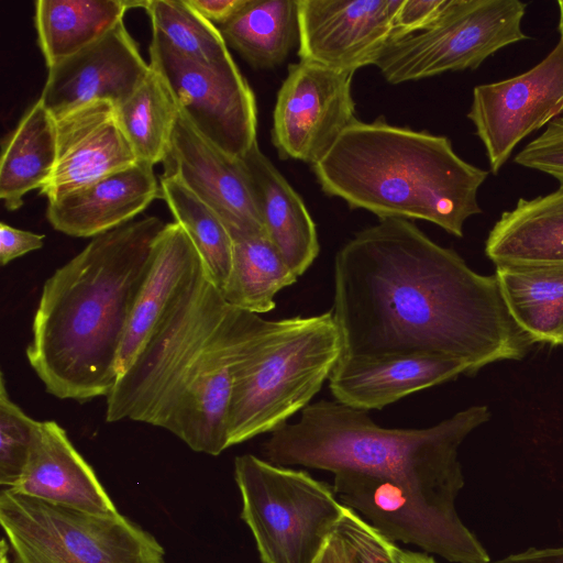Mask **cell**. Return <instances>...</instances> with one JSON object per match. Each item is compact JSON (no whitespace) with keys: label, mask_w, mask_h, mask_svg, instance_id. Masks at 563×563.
Segmentation results:
<instances>
[{"label":"cell","mask_w":563,"mask_h":563,"mask_svg":"<svg viewBox=\"0 0 563 563\" xmlns=\"http://www.w3.org/2000/svg\"><path fill=\"white\" fill-rule=\"evenodd\" d=\"M37 42L48 68L89 46L145 1L37 0L34 3Z\"/></svg>","instance_id":"d4e9b609"},{"label":"cell","mask_w":563,"mask_h":563,"mask_svg":"<svg viewBox=\"0 0 563 563\" xmlns=\"http://www.w3.org/2000/svg\"><path fill=\"white\" fill-rule=\"evenodd\" d=\"M55 119L38 99L2 141L0 198L9 211L23 205V197L42 189L56 162Z\"/></svg>","instance_id":"cb8c5ba5"},{"label":"cell","mask_w":563,"mask_h":563,"mask_svg":"<svg viewBox=\"0 0 563 563\" xmlns=\"http://www.w3.org/2000/svg\"><path fill=\"white\" fill-rule=\"evenodd\" d=\"M0 523L10 563H165L159 542L120 512H86L5 488Z\"/></svg>","instance_id":"ba28073f"},{"label":"cell","mask_w":563,"mask_h":563,"mask_svg":"<svg viewBox=\"0 0 563 563\" xmlns=\"http://www.w3.org/2000/svg\"><path fill=\"white\" fill-rule=\"evenodd\" d=\"M267 322L230 306L202 267L106 397V420L148 423L196 452L221 454L229 448L231 364Z\"/></svg>","instance_id":"7a4b0ae2"},{"label":"cell","mask_w":563,"mask_h":563,"mask_svg":"<svg viewBox=\"0 0 563 563\" xmlns=\"http://www.w3.org/2000/svg\"><path fill=\"white\" fill-rule=\"evenodd\" d=\"M339 500L393 542L413 544L452 563H488L490 558L462 522L397 483L354 471L334 473Z\"/></svg>","instance_id":"8fae6325"},{"label":"cell","mask_w":563,"mask_h":563,"mask_svg":"<svg viewBox=\"0 0 563 563\" xmlns=\"http://www.w3.org/2000/svg\"><path fill=\"white\" fill-rule=\"evenodd\" d=\"M522 167L539 170L563 186V114L528 143L514 158Z\"/></svg>","instance_id":"836d02e7"},{"label":"cell","mask_w":563,"mask_h":563,"mask_svg":"<svg viewBox=\"0 0 563 563\" xmlns=\"http://www.w3.org/2000/svg\"><path fill=\"white\" fill-rule=\"evenodd\" d=\"M332 312L342 357L428 356L472 372L521 360L534 344L514 321L496 276L473 271L412 221L379 219L334 258Z\"/></svg>","instance_id":"6da1fadb"},{"label":"cell","mask_w":563,"mask_h":563,"mask_svg":"<svg viewBox=\"0 0 563 563\" xmlns=\"http://www.w3.org/2000/svg\"><path fill=\"white\" fill-rule=\"evenodd\" d=\"M150 66L181 115L212 145L240 159L257 141L255 95L233 58L205 65L152 38Z\"/></svg>","instance_id":"30bf717a"},{"label":"cell","mask_w":563,"mask_h":563,"mask_svg":"<svg viewBox=\"0 0 563 563\" xmlns=\"http://www.w3.org/2000/svg\"><path fill=\"white\" fill-rule=\"evenodd\" d=\"M1 563H10V549L5 538L1 541Z\"/></svg>","instance_id":"60d3db41"},{"label":"cell","mask_w":563,"mask_h":563,"mask_svg":"<svg viewBox=\"0 0 563 563\" xmlns=\"http://www.w3.org/2000/svg\"><path fill=\"white\" fill-rule=\"evenodd\" d=\"M203 265L186 231L166 223L156 240L148 274L140 289L121 346L119 377L141 352L156 325Z\"/></svg>","instance_id":"44dd1931"},{"label":"cell","mask_w":563,"mask_h":563,"mask_svg":"<svg viewBox=\"0 0 563 563\" xmlns=\"http://www.w3.org/2000/svg\"><path fill=\"white\" fill-rule=\"evenodd\" d=\"M324 195L379 219H417L463 236L482 213L477 195L489 172L461 158L444 135L356 120L312 165Z\"/></svg>","instance_id":"277c9868"},{"label":"cell","mask_w":563,"mask_h":563,"mask_svg":"<svg viewBox=\"0 0 563 563\" xmlns=\"http://www.w3.org/2000/svg\"><path fill=\"white\" fill-rule=\"evenodd\" d=\"M397 563H438L428 553L405 550L399 547L395 551Z\"/></svg>","instance_id":"ab89813d"},{"label":"cell","mask_w":563,"mask_h":563,"mask_svg":"<svg viewBox=\"0 0 563 563\" xmlns=\"http://www.w3.org/2000/svg\"><path fill=\"white\" fill-rule=\"evenodd\" d=\"M232 266L221 291L232 307L255 314L272 311L275 296L297 282L266 233L234 235Z\"/></svg>","instance_id":"83f0119b"},{"label":"cell","mask_w":563,"mask_h":563,"mask_svg":"<svg viewBox=\"0 0 563 563\" xmlns=\"http://www.w3.org/2000/svg\"><path fill=\"white\" fill-rule=\"evenodd\" d=\"M157 198H162V190L153 166L137 161L125 169L48 200L46 218L58 232L92 239L131 222Z\"/></svg>","instance_id":"d6986e66"},{"label":"cell","mask_w":563,"mask_h":563,"mask_svg":"<svg viewBox=\"0 0 563 563\" xmlns=\"http://www.w3.org/2000/svg\"><path fill=\"white\" fill-rule=\"evenodd\" d=\"M36 420L9 396L3 373L0 376V484L8 488L19 481L26 464Z\"/></svg>","instance_id":"1f68e13d"},{"label":"cell","mask_w":563,"mask_h":563,"mask_svg":"<svg viewBox=\"0 0 563 563\" xmlns=\"http://www.w3.org/2000/svg\"><path fill=\"white\" fill-rule=\"evenodd\" d=\"M162 199L200 255L207 278L222 291L232 266L233 241L219 216L175 178L161 177Z\"/></svg>","instance_id":"f546056e"},{"label":"cell","mask_w":563,"mask_h":563,"mask_svg":"<svg viewBox=\"0 0 563 563\" xmlns=\"http://www.w3.org/2000/svg\"><path fill=\"white\" fill-rule=\"evenodd\" d=\"M485 253L496 266H563V186L503 212Z\"/></svg>","instance_id":"603a6c76"},{"label":"cell","mask_w":563,"mask_h":563,"mask_svg":"<svg viewBox=\"0 0 563 563\" xmlns=\"http://www.w3.org/2000/svg\"><path fill=\"white\" fill-rule=\"evenodd\" d=\"M520 0H448L424 30L391 41L374 65L391 85L477 69L499 49L528 40Z\"/></svg>","instance_id":"9c48e42d"},{"label":"cell","mask_w":563,"mask_h":563,"mask_svg":"<svg viewBox=\"0 0 563 563\" xmlns=\"http://www.w3.org/2000/svg\"><path fill=\"white\" fill-rule=\"evenodd\" d=\"M115 108L120 125L137 161L152 166L162 163L179 110L159 75L152 69L141 86Z\"/></svg>","instance_id":"f1b7e54d"},{"label":"cell","mask_w":563,"mask_h":563,"mask_svg":"<svg viewBox=\"0 0 563 563\" xmlns=\"http://www.w3.org/2000/svg\"><path fill=\"white\" fill-rule=\"evenodd\" d=\"M402 0H297L300 60L353 71L395 38Z\"/></svg>","instance_id":"5bb4252c"},{"label":"cell","mask_w":563,"mask_h":563,"mask_svg":"<svg viewBox=\"0 0 563 563\" xmlns=\"http://www.w3.org/2000/svg\"><path fill=\"white\" fill-rule=\"evenodd\" d=\"M448 0H402L396 18L395 40L424 30L440 14Z\"/></svg>","instance_id":"e575fe53"},{"label":"cell","mask_w":563,"mask_h":563,"mask_svg":"<svg viewBox=\"0 0 563 563\" xmlns=\"http://www.w3.org/2000/svg\"><path fill=\"white\" fill-rule=\"evenodd\" d=\"M504 301L534 343L563 345V266H496Z\"/></svg>","instance_id":"484cf974"},{"label":"cell","mask_w":563,"mask_h":563,"mask_svg":"<svg viewBox=\"0 0 563 563\" xmlns=\"http://www.w3.org/2000/svg\"><path fill=\"white\" fill-rule=\"evenodd\" d=\"M563 114V43L511 78L475 86L468 120L497 175L529 134Z\"/></svg>","instance_id":"4fadbf2b"},{"label":"cell","mask_w":563,"mask_h":563,"mask_svg":"<svg viewBox=\"0 0 563 563\" xmlns=\"http://www.w3.org/2000/svg\"><path fill=\"white\" fill-rule=\"evenodd\" d=\"M54 119L56 162L40 190L48 200L137 163L112 102L91 101Z\"/></svg>","instance_id":"e0dca14e"},{"label":"cell","mask_w":563,"mask_h":563,"mask_svg":"<svg viewBox=\"0 0 563 563\" xmlns=\"http://www.w3.org/2000/svg\"><path fill=\"white\" fill-rule=\"evenodd\" d=\"M44 234L0 223V263L2 266L44 245Z\"/></svg>","instance_id":"d590c367"},{"label":"cell","mask_w":563,"mask_h":563,"mask_svg":"<svg viewBox=\"0 0 563 563\" xmlns=\"http://www.w3.org/2000/svg\"><path fill=\"white\" fill-rule=\"evenodd\" d=\"M489 418L488 407L476 405L429 428L394 429L377 424L365 410L322 399L308 405L298 421L272 432L262 450L268 462L280 466L390 479L459 517L455 498L464 486L459 448Z\"/></svg>","instance_id":"5b68a950"},{"label":"cell","mask_w":563,"mask_h":563,"mask_svg":"<svg viewBox=\"0 0 563 563\" xmlns=\"http://www.w3.org/2000/svg\"><path fill=\"white\" fill-rule=\"evenodd\" d=\"M343 354L332 310L269 320L231 364L229 448L272 433L301 412Z\"/></svg>","instance_id":"8992f818"},{"label":"cell","mask_w":563,"mask_h":563,"mask_svg":"<svg viewBox=\"0 0 563 563\" xmlns=\"http://www.w3.org/2000/svg\"><path fill=\"white\" fill-rule=\"evenodd\" d=\"M462 374H473L471 366L452 358L341 357L329 378V388L334 399L346 406L379 410Z\"/></svg>","instance_id":"ffe728a7"},{"label":"cell","mask_w":563,"mask_h":563,"mask_svg":"<svg viewBox=\"0 0 563 563\" xmlns=\"http://www.w3.org/2000/svg\"><path fill=\"white\" fill-rule=\"evenodd\" d=\"M152 38L180 55L205 65L232 58L218 26L205 19L186 0H146Z\"/></svg>","instance_id":"4dcf8cb0"},{"label":"cell","mask_w":563,"mask_h":563,"mask_svg":"<svg viewBox=\"0 0 563 563\" xmlns=\"http://www.w3.org/2000/svg\"><path fill=\"white\" fill-rule=\"evenodd\" d=\"M559 5V26L560 41L563 43V0L558 1Z\"/></svg>","instance_id":"b9f144b4"},{"label":"cell","mask_w":563,"mask_h":563,"mask_svg":"<svg viewBox=\"0 0 563 563\" xmlns=\"http://www.w3.org/2000/svg\"><path fill=\"white\" fill-rule=\"evenodd\" d=\"M187 3L212 24L222 25L233 18L247 0H186Z\"/></svg>","instance_id":"8d00e7d4"},{"label":"cell","mask_w":563,"mask_h":563,"mask_svg":"<svg viewBox=\"0 0 563 563\" xmlns=\"http://www.w3.org/2000/svg\"><path fill=\"white\" fill-rule=\"evenodd\" d=\"M488 563H563V547L530 548L523 552L510 554Z\"/></svg>","instance_id":"74e56055"},{"label":"cell","mask_w":563,"mask_h":563,"mask_svg":"<svg viewBox=\"0 0 563 563\" xmlns=\"http://www.w3.org/2000/svg\"><path fill=\"white\" fill-rule=\"evenodd\" d=\"M354 74L303 60L288 65L271 130L280 159L314 165L357 120L352 97Z\"/></svg>","instance_id":"7c38bea8"},{"label":"cell","mask_w":563,"mask_h":563,"mask_svg":"<svg viewBox=\"0 0 563 563\" xmlns=\"http://www.w3.org/2000/svg\"><path fill=\"white\" fill-rule=\"evenodd\" d=\"M332 533L344 563H397V545L346 506Z\"/></svg>","instance_id":"d6a6232c"},{"label":"cell","mask_w":563,"mask_h":563,"mask_svg":"<svg viewBox=\"0 0 563 563\" xmlns=\"http://www.w3.org/2000/svg\"><path fill=\"white\" fill-rule=\"evenodd\" d=\"M234 479L262 563H314L344 509L332 487L253 454L235 457Z\"/></svg>","instance_id":"52a82bcc"},{"label":"cell","mask_w":563,"mask_h":563,"mask_svg":"<svg viewBox=\"0 0 563 563\" xmlns=\"http://www.w3.org/2000/svg\"><path fill=\"white\" fill-rule=\"evenodd\" d=\"M162 163V176L177 179L210 207L231 236L266 233L241 159L208 142L180 112Z\"/></svg>","instance_id":"9a60e30c"},{"label":"cell","mask_w":563,"mask_h":563,"mask_svg":"<svg viewBox=\"0 0 563 563\" xmlns=\"http://www.w3.org/2000/svg\"><path fill=\"white\" fill-rule=\"evenodd\" d=\"M165 224L145 217L97 235L46 279L26 357L48 394L85 402L111 393L132 310Z\"/></svg>","instance_id":"3957f363"},{"label":"cell","mask_w":563,"mask_h":563,"mask_svg":"<svg viewBox=\"0 0 563 563\" xmlns=\"http://www.w3.org/2000/svg\"><path fill=\"white\" fill-rule=\"evenodd\" d=\"M218 29L253 68L273 69L299 44L297 0H247Z\"/></svg>","instance_id":"4316f807"},{"label":"cell","mask_w":563,"mask_h":563,"mask_svg":"<svg viewBox=\"0 0 563 563\" xmlns=\"http://www.w3.org/2000/svg\"><path fill=\"white\" fill-rule=\"evenodd\" d=\"M253 187L265 231L287 266L299 277L319 252L316 223L303 200L257 141L240 158Z\"/></svg>","instance_id":"7402d4cb"},{"label":"cell","mask_w":563,"mask_h":563,"mask_svg":"<svg viewBox=\"0 0 563 563\" xmlns=\"http://www.w3.org/2000/svg\"><path fill=\"white\" fill-rule=\"evenodd\" d=\"M10 489L86 512H119L65 429L52 420L37 422L26 464Z\"/></svg>","instance_id":"ac0fdd59"},{"label":"cell","mask_w":563,"mask_h":563,"mask_svg":"<svg viewBox=\"0 0 563 563\" xmlns=\"http://www.w3.org/2000/svg\"><path fill=\"white\" fill-rule=\"evenodd\" d=\"M314 563H344L339 543L333 533Z\"/></svg>","instance_id":"f35d334b"},{"label":"cell","mask_w":563,"mask_h":563,"mask_svg":"<svg viewBox=\"0 0 563 563\" xmlns=\"http://www.w3.org/2000/svg\"><path fill=\"white\" fill-rule=\"evenodd\" d=\"M151 70L121 21L89 46L48 68L40 100L54 118L96 100L118 107Z\"/></svg>","instance_id":"2e32d148"}]
</instances>
